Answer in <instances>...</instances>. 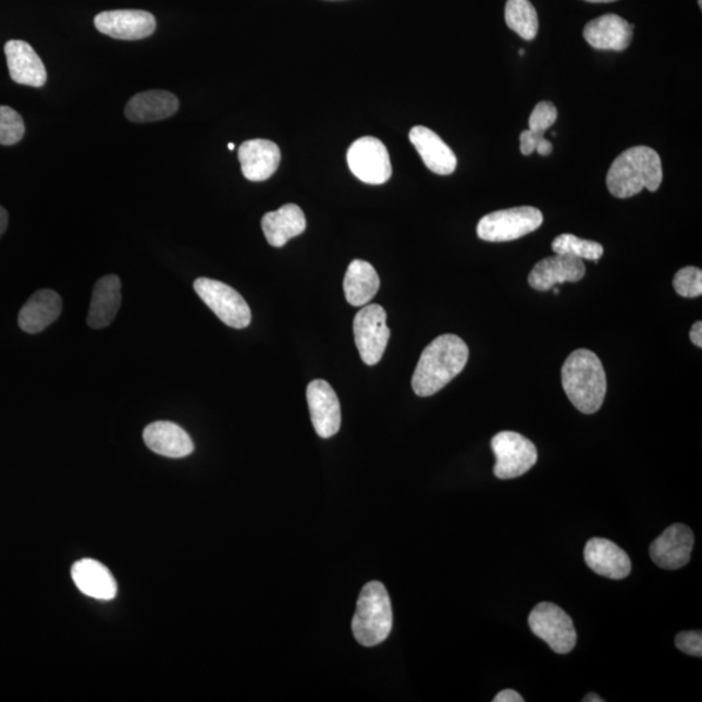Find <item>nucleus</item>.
Returning a JSON list of instances; mask_svg holds the SVG:
<instances>
[{
    "mask_svg": "<svg viewBox=\"0 0 702 702\" xmlns=\"http://www.w3.org/2000/svg\"><path fill=\"white\" fill-rule=\"evenodd\" d=\"M468 347L456 334L434 338L421 353L412 374V390L419 397H430L464 371Z\"/></svg>",
    "mask_w": 702,
    "mask_h": 702,
    "instance_id": "f257e3e1",
    "label": "nucleus"
},
{
    "mask_svg": "<svg viewBox=\"0 0 702 702\" xmlns=\"http://www.w3.org/2000/svg\"><path fill=\"white\" fill-rule=\"evenodd\" d=\"M562 386L571 404L580 412L594 414L606 396V374L600 358L591 350L570 354L561 371Z\"/></svg>",
    "mask_w": 702,
    "mask_h": 702,
    "instance_id": "f03ea898",
    "label": "nucleus"
},
{
    "mask_svg": "<svg viewBox=\"0 0 702 702\" xmlns=\"http://www.w3.org/2000/svg\"><path fill=\"white\" fill-rule=\"evenodd\" d=\"M664 177L657 151L646 146L631 147L614 160L606 184L612 196L625 199L648 189L658 190Z\"/></svg>",
    "mask_w": 702,
    "mask_h": 702,
    "instance_id": "7ed1b4c3",
    "label": "nucleus"
},
{
    "mask_svg": "<svg viewBox=\"0 0 702 702\" xmlns=\"http://www.w3.org/2000/svg\"><path fill=\"white\" fill-rule=\"evenodd\" d=\"M352 628L354 638L364 646H377L390 637L392 604L386 588L380 581H370L360 591Z\"/></svg>",
    "mask_w": 702,
    "mask_h": 702,
    "instance_id": "20e7f679",
    "label": "nucleus"
},
{
    "mask_svg": "<svg viewBox=\"0 0 702 702\" xmlns=\"http://www.w3.org/2000/svg\"><path fill=\"white\" fill-rule=\"evenodd\" d=\"M543 213L537 207L521 206L488 213L478 224V236L488 243H509L540 229Z\"/></svg>",
    "mask_w": 702,
    "mask_h": 702,
    "instance_id": "39448f33",
    "label": "nucleus"
},
{
    "mask_svg": "<svg viewBox=\"0 0 702 702\" xmlns=\"http://www.w3.org/2000/svg\"><path fill=\"white\" fill-rule=\"evenodd\" d=\"M200 299L229 327L244 330L251 322L249 305L237 291L222 281L199 278L194 283Z\"/></svg>",
    "mask_w": 702,
    "mask_h": 702,
    "instance_id": "423d86ee",
    "label": "nucleus"
},
{
    "mask_svg": "<svg viewBox=\"0 0 702 702\" xmlns=\"http://www.w3.org/2000/svg\"><path fill=\"white\" fill-rule=\"evenodd\" d=\"M528 626L557 654L570 653L577 645L574 621L570 615L556 604L541 603L534 606L528 617Z\"/></svg>",
    "mask_w": 702,
    "mask_h": 702,
    "instance_id": "0eeeda50",
    "label": "nucleus"
},
{
    "mask_svg": "<svg viewBox=\"0 0 702 702\" xmlns=\"http://www.w3.org/2000/svg\"><path fill=\"white\" fill-rule=\"evenodd\" d=\"M491 445L496 457L493 472L498 479L519 478L538 463L537 446L520 433L500 432L492 439Z\"/></svg>",
    "mask_w": 702,
    "mask_h": 702,
    "instance_id": "6e6552de",
    "label": "nucleus"
},
{
    "mask_svg": "<svg viewBox=\"0 0 702 702\" xmlns=\"http://www.w3.org/2000/svg\"><path fill=\"white\" fill-rule=\"evenodd\" d=\"M354 337L359 356L367 366H374L383 358L391 330L386 325V312L379 305L365 306L354 319Z\"/></svg>",
    "mask_w": 702,
    "mask_h": 702,
    "instance_id": "1a4fd4ad",
    "label": "nucleus"
},
{
    "mask_svg": "<svg viewBox=\"0 0 702 702\" xmlns=\"http://www.w3.org/2000/svg\"><path fill=\"white\" fill-rule=\"evenodd\" d=\"M347 164L353 175L365 184L381 185L392 176L390 152L385 145L374 137L357 139L347 151Z\"/></svg>",
    "mask_w": 702,
    "mask_h": 702,
    "instance_id": "9d476101",
    "label": "nucleus"
},
{
    "mask_svg": "<svg viewBox=\"0 0 702 702\" xmlns=\"http://www.w3.org/2000/svg\"><path fill=\"white\" fill-rule=\"evenodd\" d=\"M96 28L103 35L124 41H138L150 37L157 29V20L150 12L118 10L99 13L94 19Z\"/></svg>",
    "mask_w": 702,
    "mask_h": 702,
    "instance_id": "9b49d317",
    "label": "nucleus"
},
{
    "mask_svg": "<svg viewBox=\"0 0 702 702\" xmlns=\"http://www.w3.org/2000/svg\"><path fill=\"white\" fill-rule=\"evenodd\" d=\"M307 403L313 428L322 439L333 438L341 427V406L336 392L324 380H313L307 386Z\"/></svg>",
    "mask_w": 702,
    "mask_h": 702,
    "instance_id": "f8f14e48",
    "label": "nucleus"
},
{
    "mask_svg": "<svg viewBox=\"0 0 702 702\" xmlns=\"http://www.w3.org/2000/svg\"><path fill=\"white\" fill-rule=\"evenodd\" d=\"M693 544L694 537L690 527L673 525L653 541L651 557L655 565L666 570H677L690 562Z\"/></svg>",
    "mask_w": 702,
    "mask_h": 702,
    "instance_id": "ddd939ff",
    "label": "nucleus"
},
{
    "mask_svg": "<svg viewBox=\"0 0 702 702\" xmlns=\"http://www.w3.org/2000/svg\"><path fill=\"white\" fill-rule=\"evenodd\" d=\"M586 275L583 260L556 254L541 260L528 276V283L540 292L552 291L553 286L564 283H578Z\"/></svg>",
    "mask_w": 702,
    "mask_h": 702,
    "instance_id": "4468645a",
    "label": "nucleus"
},
{
    "mask_svg": "<svg viewBox=\"0 0 702 702\" xmlns=\"http://www.w3.org/2000/svg\"><path fill=\"white\" fill-rule=\"evenodd\" d=\"M238 159L243 175L249 182L260 183L269 180L278 171L281 152L272 140L249 139L239 146Z\"/></svg>",
    "mask_w": 702,
    "mask_h": 702,
    "instance_id": "2eb2a0df",
    "label": "nucleus"
},
{
    "mask_svg": "<svg viewBox=\"0 0 702 702\" xmlns=\"http://www.w3.org/2000/svg\"><path fill=\"white\" fill-rule=\"evenodd\" d=\"M4 53L13 82L32 88H41L46 84L45 64L28 42L12 39L5 44Z\"/></svg>",
    "mask_w": 702,
    "mask_h": 702,
    "instance_id": "dca6fc26",
    "label": "nucleus"
},
{
    "mask_svg": "<svg viewBox=\"0 0 702 702\" xmlns=\"http://www.w3.org/2000/svg\"><path fill=\"white\" fill-rule=\"evenodd\" d=\"M584 558L591 570L601 577L620 580L631 572L630 557L611 540L594 538L588 541Z\"/></svg>",
    "mask_w": 702,
    "mask_h": 702,
    "instance_id": "f3484780",
    "label": "nucleus"
},
{
    "mask_svg": "<svg viewBox=\"0 0 702 702\" xmlns=\"http://www.w3.org/2000/svg\"><path fill=\"white\" fill-rule=\"evenodd\" d=\"M583 36L593 49L625 51L631 45L633 26L624 17L608 13L588 23Z\"/></svg>",
    "mask_w": 702,
    "mask_h": 702,
    "instance_id": "a211bd4d",
    "label": "nucleus"
},
{
    "mask_svg": "<svg viewBox=\"0 0 702 702\" xmlns=\"http://www.w3.org/2000/svg\"><path fill=\"white\" fill-rule=\"evenodd\" d=\"M410 140L427 169L436 175H452L457 169V157L436 133L426 126H414Z\"/></svg>",
    "mask_w": 702,
    "mask_h": 702,
    "instance_id": "6ab92c4d",
    "label": "nucleus"
},
{
    "mask_svg": "<svg viewBox=\"0 0 702 702\" xmlns=\"http://www.w3.org/2000/svg\"><path fill=\"white\" fill-rule=\"evenodd\" d=\"M144 440L150 451L167 458H184L194 452L189 434L171 421H156L147 426Z\"/></svg>",
    "mask_w": 702,
    "mask_h": 702,
    "instance_id": "aec40b11",
    "label": "nucleus"
},
{
    "mask_svg": "<svg viewBox=\"0 0 702 702\" xmlns=\"http://www.w3.org/2000/svg\"><path fill=\"white\" fill-rule=\"evenodd\" d=\"M175 94L165 90H149L131 98L125 107V116L133 123H153L169 119L178 110Z\"/></svg>",
    "mask_w": 702,
    "mask_h": 702,
    "instance_id": "412c9836",
    "label": "nucleus"
},
{
    "mask_svg": "<svg viewBox=\"0 0 702 702\" xmlns=\"http://www.w3.org/2000/svg\"><path fill=\"white\" fill-rule=\"evenodd\" d=\"M122 305V281L116 275H107L94 286L88 313L93 330H102L113 322Z\"/></svg>",
    "mask_w": 702,
    "mask_h": 702,
    "instance_id": "4be33fe9",
    "label": "nucleus"
},
{
    "mask_svg": "<svg viewBox=\"0 0 702 702\" xmlns=\"http://www.w3.org/2000/svg\"><path fill=\"white\" fill-rule=\"evenodd\" d=\"M62 307V298L57 292L39 291L33 294L20 311L19 325L26 333L42 332L60 317Z\"/></svg>",
    "mask_w": 702,
    "mask_h": 702,
    "instance_id": "5701e85b",
    "label": "nucleus"
},
{
    "mask_svg": "<svg viewBox=\"0 0 702 702\" xmlns=\"http://www.w3.org/2000/svg\"><path fill=\"white\" fill-rule=\"evenodd\" d=\"M72 578L86 596L109 601L116 596L118 584L109 568L94 559L76 562Z\"/></svg>",
    "mask_w": 702,
    "mask_h": 702,
    "instance_id": "b1692460",
    "label": "nucleus"
},
{
    "mask_svg": "<svg viewBox=\"0 0 702 702\" xmlns=\"http://www.w3.org/2000/svg\"><path fill=\"white\" fill-rule=\"evenodd\" d=\"M262 230L270 245L283 247L287 241L305 232V213L297 205H285L276 211L266 213Z\"/></svg>",
    "mask_w": 702,
    "mask_h": 702,
    "instance_id": "393cba45",
    "label": "nucleus"
},
{
    "mask_svg": "<svg viewBox=\"0 0 702 702\" xmlns=\"http://www.w3.org/2000/svg\"><path fill=\"white\" fill-rule=\"evenodd\" d=\"M380 279L377 270L366 260L356 259L346 271L344 291L347 303L360 307L377 296Z\"/></svg>",
    "mask_w": 702,
    "mask_h": 702,
    "instance_id": "a878e982",
    "label": "nucleus"
},
{
    "mask_svg": "<svg viewBox=\"0 0 702 702\" xmlns=\"http://www.w3.org/2000/svg\"><path fill=\"white\" fill-rule=\"evenodd\" d=\"M557 118L558 111L552 102L545 100L534 107L530 120H528L530 128L521 132L520 135V151L524 156H531L541 144L545 143V132L552 128Z\"/></svg>",
    "mask_w": 702,
    "mask_h": 702,
    "instance_id": "bb28decb",
    "label": "nucleus"
},
{
    "mask_svg": "<svg viewBox=\"0 0 702 702\" xmlns=\"http://www.w3.org/2000/svg\"><path fill=\"white\" fill-rule=\"evenodd\" d=\"M505 20L507 28L517 33L526 41L537 38L539 17L530 0H507Z\"/></svg>",
    "mask_w": 702,
    "mask_h": 702,
    "instance_id": "cd10ccee",
    "label": "nucleus"
},
{
    "mask_svg": "<svg viewBox=\"0 0 702 702\" xmlns=\"http://www.w3.org/2000/svg\"><path fill=\"white\" fill-rule=\"evenodd\" d=\"M552 249L556 254H562V256L593 260V262H599L600 258L604 256L603 245L568 233L561 234V236L554 238Z\"/></svg>",
    "mask_w": 702,
    "mask_h": 702,
    "instance_id": "c85d7f7f",
    "label": "nucleus"
},
{
    "mask_svg": "<svg viewBox=\"0 0 702 702\" xmlns=\"http://www.w3.org/2000/svg\"><path fill=\"white\" fill-rule=\"evenodd\" d=\"M24 135L25 124L22 115L11 107L0 106V145H15Z\"/></svg>",
    "mask_w": 702,
    "mask_h": 702,
    "instance_id": "c756f323",
    "label": "nucleus"
},
{
    "mask_svg": "<svg viewBox=\"0 0 702 702\" xmlns=\"http://www.w3.org/2000/svg\"><path fill=\"white\" fill-rule=\"evenodd\" d=\"M674 290L680 297H700L702 294V271L697 267H685L674 278Z\"/></svg>",
    "mask_w": 702,
    "mask_h": 702,
    "instance_id": "7c9ffc66",
    "label": "nucleus"
},
{
    "mask_svg": "<svg viewBox=\"0 0 702 702\" xmlns=\"http://www.w3.org/2000/svg\"><path fill=\"white\" fill-rule=\"evenodd\" d=\"M675 644L679 651L701 657L702 655V633L701 631H685L677 635Z\"/></svg>",
    "mask_w": 702,
    "mask_h": 702,
    "instance_id": "2f4dec72",
    "label": "nucleus"
},
{
    "mask_svg": "<svg viewBox=\"0 0 702 702\" xmlns=\"http://www.w3.org/2000/svg\"><path fill=\"white\" fill-rule=\"evenodd\" d=\"M525 699L520 697L517 691L505 690L500 692L496 698L493 699V702H524Z\"/></svg>",
    "mask_w": 702,
    "mask_h": 702,
    "instance_id": "473e14b6",
    "label": "nucleus"
},
{
    "mask_svg": "<svg viewBox=\"0 0 702 702\" xmlns=\"http://www.w3.org/2000/svg\"><path fill=\"white\" fill-rule=\"evenodd\" d=\"M690 337L694 345H697L698 347H702V323L701 322H697L693 324L692 330L690 332Z\"/></svg>",
    "mask_w": 702,
    "mask_h": 702,
    "instance_id": "72a5a7b5",
    "label": "nucleus"
},
{
    "mask_svg": "<svg viewBox=\"0 0 702 702\" xmlns=\"http://www.w3.org/2000/svg\"><path fill=\"white\" fill-rule=\"evenodd\" d=\"M7 225H9V213L0 206V237L3 236Z\"/></svg>",
    "mask_w": 702,
    "mask_h": 702,
    "instance_id": "f704fd0d",
    "label": "nucleus"
},
{
    "mask_svg": "<svg viewBox=\"0 0 702 702\" xmlns=\"http://www.w3.org/2000/svg\"><path fill=\"white\" fill-rule=\"evenodd\" d=\"M584 702H603L604 699L600 698L599 694L590 693L583 699Z\"/></svg>",
    "mask_w": 702,
    "mask_h": 702,
    "instance_id": "c9c22d12",
    "label": "nucleus"
},
{
    "mask_svg": "<svg viewBox=\"0 0 702 702\" xmlns=\"http://www.w3.org/2000/svg\"><path fill=\"white\" fill-rule=\"evenodd\" d=\"M584 2H590V3H613V2H617V0H584Z\"/></svg>",
    "mask_w": 702,
    "mask_h": 702,
    "instance_id": "e433bc0d",
    "label": "nucleus"
},
{
    "mask_svg": "<svg viewBox=\"0 0 702 702\" xmlns=\"http://www.w3.org/2000/svg\"><path fill=\"white\" fill-rule=\"evenodd\" d=\"M552 290H553L554 294H559V290H558L557 286H553Z\"/></svg>",
    "mask_w": 702,
    "mask_h": 702,
    "instance_id": "4c0bfd02",
    "label": "nucleus"
},
{
    "mask_svg": "<svg viewBox=\"0 0 702 702\" xmlns=\"http://www.w3.org/2000/svg\"><path fill=\"white\" fill-rule=\"evenodd\" d=\"M234 147H236V146H234V144H229V149L230 150H234Z\"/></svg>",
    "mask_w": 702,
    "mask_h": 702,
    "instance_id": "58836bf2",
    "label": "nucleus"
},
{
    "mask_svg": "<svg viewBox=\"0 0 702 702\" xmlns=\"http://www.w3.org/2000/svg\"><path fill=\"white\" fill-rule=\"evenodd\" d=\"M519 56H525V50H519Z\"/></svg>",
    "mask_w": 702,
    "mask_h": 702,
    "instance_id": "ea45409f",
    "label": "nucleus"
},
{
    "mask_svg": "<svg viewBox=\"0 0 702 702\" xmlns=\"http://www.w3.org/2000/svg\"><path fill=\"white\" fill-rule=\"evenodd\" d=\"M701 3H702V0H699L700 9H702V4H701Z\"/></svg>",
    "mask_w": 702,
    "mask_h": 702,
    "instance_id": "a19ab883",
    "label": "nucleus"
}]
</instances>
